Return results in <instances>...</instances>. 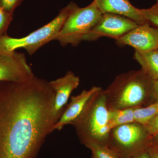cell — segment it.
Masks as SVG:
<instances>
[{"instance_id":"cell-23","label":"cell","mask_w":158,"mask_h":158,"mask_svg":"<svg viewBox=\"0 0 158 158\" xmlns=\"http://www.w3.org/2000/svg\"><path fill=\"white\" fill-rule=\"evenodd\" d=\"M147 148L138 152L131 158H151L150 155L148 151Z\"/></svg>"},{"instance_id":"cell-3","label":"cell","mask_w":158,"mask_h":158,"mask_svg":"<svg viewBox=\"0 0 158 158\" xmlns=\"http://www.w3.org/2000/svg\"><path fill=\"white\" fill-rule=\"evenodd\" d=\"M109 111L104 91L102 89L92 97L72 125L82 144L85 146L109 144L111 130L109 125Z\"/></svg>"},{"instance_id":"cell-11","label":"cell","mask_w":158,"mask_h":158,"mask_svg":"<svg viewBox=\"0 0 158 158\" xmlns=\"http://www.w3.org/2000/svg\"><path fill=\"white\" fill-rule=\"evenodd\" d=\"M102 89L101 87L94 86L89 90H83L80 94L71 97L70 102L66 105L62 116L53 127V131L55 130L59 131L66 125L73 124L91 99Z\"/></svg>"},{"instance_id":"cell-25","label":"cell","mask_w":158,"mask_h":158,"mask_svg":"<svg viewBox=\"0 0 158 158\" xmlns=\"http://www.w3.org/2000/svg\"><path fill=\"white\" fill-rule=\"evenodd\" d=\"M91 158H95V157H94V156L92 155V156H91Z\"/></svg>"},{"instance_id":"cell-8","label":"cell","mask_w":158,"mask_h":158,"mask_svg":"<svg viewBox=\"0 0 158 158\" xmlns=\"http://www.w3.org/2000/svg\"><path fill=\"white\" fill-rule=\"evenodd\" d=\"M34 76L24 54L15 51L0 53V81L23 82Z\"/></svg>"},{"instance_id":"cell-19","label":"cell","mask_w":158,"mask_h":158,"mask_svg":"<svg viewBox=\"0 0 158 158\" xmlns=\"http://www.w3.org/2000/svg\"><path fill=\"white\" fill-rule=\"evenodd\" d=\"M148 101L150 102L148 105L158 101V79L150 80Z\"/></svg>"},{"instance_id":"cell-22","label":"cell","mask_w":158,"mask_h":158,"mask_svg":"<svg viewBox=\"0 0 158 158\" xmlns=\"http://www.w3.org/2000/svg\"><path fill=\"white\" fill-rule=\"evenodd\" d=\"M148 151L150 155L151 158H158V148L152 144H149L147 148Z\"/></svg>"},{"instance_id":"cell-13","label":"cell","mask_w":158,"mask_h":158,"mask_svg":"<svg viewBox=\"0 0 158 158\" xmlns=\"http://www.w3.org/2000/svg\"><path fill=\"white\" fill-rule=\"evenodd\" d=\"M141 70L151 80L158 79V50L146 52L135 51L134 56Z\"/></svg>"},{"instance_id":"cell-17","label":"cell","mask_w":158,"mask_h":158,"mask_svg":"<svg viewBox=\"0 0 158 158\" xmlns=\"http://www.w3.org/2000/svg\"><path fill=\"white\" fill-rule=\"evenodd\" d=\"M13 17V13L7 12L0 5V37L7 34V30Z\"/></svg>"},{"instance_id":"cell-14","label":"cell","mask_w":158,"mask_h":158,"mask_svg":"<svg viewBox=\"0 0 158 158\" xmlns=\"http://www.w3.org/2000/svg\"><path fill=\"white\" fill-rule=\"evenodd\" d=\"M135 109L109 110V125L110 129L118 126L135 122L134 116Z\"/></svg>"},{"instance_id":"cell-24","label":"cell","mask_w":158,"mask_h":158,"mask_svg":"<svg viewBox=\"0 0 158 158\" xmlns=\"http://www.w3.org/2000/svg\"><path fill=\"white\" fill-rule=\"evenodd\" d=\"M153 138L152 141H151V144L157 147L158 148V133L155 135L153 136Z\"/></svg>"},{"instance_id":"cell-18","label":"cell","mask_w":158,"mask_h":158,"mask_svg":"<svg viewBox=\"0 0 158 158\" xmlns=\"http://www.w3.org/2000/svg\"><path fill=\"white\" fill-rule=\"evenodd\" d=\"M146 21L158 29V3L147 9H141Z\"/></svg>"},{"instance_id":"cell-1","label":"cell","mask_w":158,"mask_h":158,"mask_svg":"<svg viewBox=\"0 0 158 158\" xmlns=\"http://www.w3.org/2000/svg\"><path fill=\"white\" fill-rule=\"evenodd\" d=\"M55 93L34 76L0 81V158H36L55 125Z\"/></svg>"},{"instance_id":"cell-16","label":"cell","mask_w":158,"mask_h":158,"mask_svg":"<svg viewBox=\"0 0 158 158\" xmlns=\"http://www.w3.org/2000/svg\"><path fill=\"white\" fill-rule=\"evenodd\" d=\"M96 158H122L116 151L108 144H89L87 145Z\"/></svg>"},{"instance_id":"cell-4","label":"cell","mask_w":158,"mask_h":158,"mask_svg":"<svg viewBox=\"0 0 158 158\" xmlns=\"http://www.w3.org/2000/svg\"><path fill=\"white\" fill-rule=\"evenodd\" d=\"M79 6L71 2L64 7L50 22L32 32L25 37L14 38L7 34L0 37V53L14 52L16 49L23 48L30 55L36 52L43 46L55 40L69 16Z\"/></svg>"},{"instance_id":"cell-6","label":"cell","mask_w":158,"mask_h":158,"mask_svg":"<svg viewBox=\"0 0 158 158\" xmlns=\"http://www.w3.org/2000/svg\"><path fill=\"white\" fill-rule=\"evenodd\" d=\"M151 138L145 125L134 122L112 129L109 144L122 158H131L147 148Z\"/></svg>"},{"instance_id":"cell-2","label":"cell","mask_w":158,"mask_h":158,"mask_svg":"<svg viewBox=\"0 0 158 158\" xmlns=\"http://www.w3.org/2000/svg\"><path fill=\"white\" fill-rule=\"evenodd\" d=\"M150 82L141 69L118 75L104 90L108 110L142 107L148 100Z\"/></svg>"},{"instance_id":"cell-9","label":"cell","mask_w":158,"mask_h":158,"mask_svg":"<svg viewBox=\"0 0 158 158\" xmlns=\"http://www.w3.org/2000/svg\"><path fill=\"white\" fill-rule=\"evenodd\" d=\"M119 45L132 47L141 52L158 50V29L148 22L138 24L135 28L116 40Z\"/></svg>"},{"instance_id":"cell-12","label":"cell","mask_w":158,"mask_h":158,"mask_svg":"<svg viewBox=\"0 0 158 158\" xmlns=\"http://www.w3.org/2000/svg\"><path fill=\"white\" fill-rule=\"evenodd\" d=\"M102 13L118 15L130 19L138 24L147 23L141 9L133 6L129 0H94Z\"/></svg>"},{"instance_id":"cell-21","label":"cell","mask_w":158,"mask_h":158,"mask_svg":"<svg viewBox=\"0 0 158 158\" xmlns=\"http://www.w3.org/2000/svg\"><path fill=\"white\" fill-rule=\"evenodd\" d=\"M148 134L152 137L158 133V115L145 125Z\"/></svg>"},{"instance_id":"cell-5","label":"cell","mask_w":158,"mask_h":158,"mask_svg":"<svg viewBox=\"0 0 158 158\" xmlns=\"http://www.w3.org/2000/svg\"><path fill=\"white\" fill-rule=\"evenodd\" d=\"M102 13L94 1L85 8H78L65 21L61 31L56 37L62 46L71 44L77 46L83 38L95 26Z\"/></svg>"},{"instance_id":"cell-15","label":"cell","mask_w":158,"mask_h":158,"mask_svg":"<svg viewBox=\"0 0 158 158\" xmlns=\"http://www.w3.org/2000/svg\"><path fill=\"white\" fill-rule=\"evenodd\" d=\"M158 115V101L134 110L135 121L144 125Z\"/></svg>"},{"instance_id":"cell-7","label":"cell","mask_w":158,"mask_h":158,"mask_svg":"<svg viewBox=\"0 0 158 158\" xmlns=\"http://www.w3.org/2000/svg\"><path fill=\"white\" fill-rule=\"evenodd\" d=\"M138 24L127 17L113 14L105 13L90 32L83 38V40L93 41L103 37L117 40L135 28Z\"/></svg>"},{"instance_id":"cell-10","label":"cell","mask_w":158,"mask_h":158,"mask_svg":"<svg viewBox=\"0 0 158 158\" xmlns=\"http://www.w3.org/2000/svg\"><path fill=\"white\" fill-rule=\"evenodd\" d=\"M49 82L55 93L53 108L55 124L65 110L72 92L78 87L80 78L72 72L68 71L64 77Z\"/></svg>"},{"instance_id":"cell-20","label":"cell","mask_w":158,"mask_h":158,"mask_svg":"<svg viewBox=\"0 0 158 158\" xmlns=\"http://www.w3.org/2000/svg\"><path fill=\"white\" fill-rule=\"evenodd\" d=\"M23 0H0V5L5 11L13 13L14 10Z\"/></svg>"},{"instance_id":"cell-26","label":"cell","mask_w":158,"mask_h":158,"mask_svg":"<svg viewBox=\"0 0 158 158\" xmlns=\"http://www.w3.org/2000/svg\"><path fill=\"white\" fill-rule=\"evenodd\" d=\"M157 3H158V0H157Z\"/></svg>"}]
</instances>
